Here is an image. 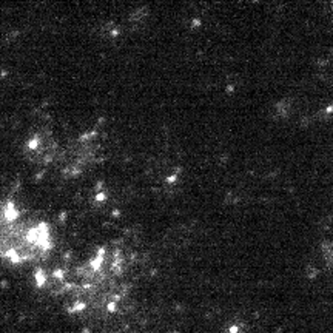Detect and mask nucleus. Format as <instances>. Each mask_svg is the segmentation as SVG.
<instances>
[{
  "instance_id": "f257e3e1",
  "label": "nucleus",
  "mask_w": 333,
  "mask_h": 333,
  "mask_svg": "<svg viewBox=\"0 0 333 333\" xmlns=\"http://www.w3.org/2000/svg\"><path fill=\"white\" fill-rule=\"evenodd\" d=\"M53 238L45 222L22 218L14 202L0 204V258L11 264L43 259L53 250Z\"/></svg>"
}]
</instances>
